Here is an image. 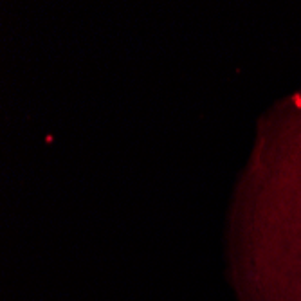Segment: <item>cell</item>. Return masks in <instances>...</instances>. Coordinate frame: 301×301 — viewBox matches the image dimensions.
<instances>
[{"instance_id":"1","label":"cell","mask_w":301,"mask_h":301,"mask_svg":"<svg viewBox=\"0 0 301 301\" xmlns=\"http://www.w3.org/2000/svg\"><path fill=\"white\" fill-rule=\"evenodd\" d=\"M245 301H301V222L254 245L238 265Z\"/></svg>"}]
</instances>
